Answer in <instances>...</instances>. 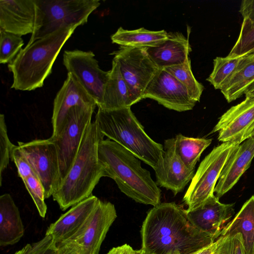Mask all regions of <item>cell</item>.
Here are the masks:
<instances>
[{
    "label": "cell",
    "instance_id": "obj_44",
    "mask_svg": "<svg viewBox=\"0 0 254 254\" xmlns=\"http://www.w3.org/2000/svg\"><path fill=\"white\" fill-rule=\"evenodd\" d=\"M135 254H147L143 252L141 250H140L139 251H135Z\"/></svg>",
    "mask_w": 254,
    "mask_h": 254
},
{
    "label": "cell",
    "instance_id": "obj_35",
    "mask_svg": "<svg viewBox=\"0 0 254 254\" xmlns=\"http://www.w3.org/2000/svg\"><path fill=\"white\" fill-rule=\"evenodd\" d=\"M213 254H246L241 234L223 236Z\"/></svg>",
    "mask_w": 254,
    "mask_h": 254
},
{
    "label": "cell",
    "instance_id": "obj_17",
    "mask_svg": "<svg viewBox=\"0 0 254 254\" xmlns=\"http://www.w3.org/2000/svg\"><path fill=\"white\" fill-rule=\"evenodd\" d=\"M234 203H222L215 196L193 210L186 209V212L195 228L216 240L230 221L234 213Z\"/></svg>",
    "mask_w": 254,
    "mask_h": 254
},
{
    "label": "cell",
    "instance_id": "obj_7",
    "mask_svg": "<svg viewBox=\"0 0 254 254\" xmlns=\"http://www.w3.org/2000/svg\"><path fill=\"white\" fill-rule=\"evenodd\" d=\"M240 144L227 141L214 147L200 163L183 198L188 211L213 197L214 189L227 160Z\"/></svg>",
    "mask_w": 254,
    "mask_h": 254
},
{
    "label": "cell",
    "instance_id": "obj_1",
    "mask_svg": "<svg viewBox=\"0 0 254 254\" xmlns=\"http://www.w3.org/2000/svg\"><path fill=\"white\" fill-rule=\"evenodd\" d=\"M140 232L141 250L147 254H191L215 241L195 228L175 202L153 206Z\"/></svg>",
    "mask_w": 254,
    "mask_h": 254
},
{
    "label": "cell",
    "instance_id": "obj_34",
    "mask_svg": "<svg viewBox=\"0 0 254 254\" xmlns=\"http://www.w3.org/2000/svg\"><path fill=\"white\" fill-rule=\"evenodd\" d=\"M57 245L52 235L45 234L40 241L28 244L14 254H56Z\"/></svg>",
    "mask_w": 254,
    "mask_h": 254
},
{
    "label": "cell",
    "instance_id": "obj_11",
    "mask_svg": "<svg viewBox=\"0 0 254 254\" xmlns=\"http://www.w3.org/2000/svg\"><path fill=\"white\" fill-rule=\"evenodd\" d=\"M92 51H65L63 64L67 73L73 74L93 98L99 107L102 102L105 84L110 70H102Z\"/></svg>",
    "mask_w": 254,
    "mask_h": 254
},
{
    "label": "cell",
    "instance_id": "obj_20",
    "mask_svg": "<svg viewBox=\"0 0 254 254\" xmlns=\"http://www.w3.org/2000/svg\"><path fill=\"white\" fill-rule=\"evenodd\" d=\"M254 157V136L242 142L226 163L215 189L219 199L229 191L250 167Z\"/></svg>",
    "mask_w": 254,
    "mask_h": 254
},
{
    "label": "cell",
    "instance_id": "obj_26",
    "mask_svg": "<svg viewBox=\"0 0 254 254\" xmlns=\"http://www.w3.org/2000/svg\"><path fill=\"white\" fill-rule=\"evenodd\" d=\"M254 82V59L245 56L236 70L221 88V92L228 103L241 97Z\"/></svg>",
    "mask_w": 254,
    "mask_h": 254
},
{
    "label": "cell",
    "instance_id": "obj_37",
    "mask_svg": "<svg viewBox=\"0 0 254 254\" xmlns=\"http://www.w3.org/2000/svg\"><path fill=\"white\" fill-rule=\"evenodd\" d=\"M56 254H80V248L75 241H68L57 245Z\"/></svg>",
    "mask_w": 254,
    "mask_h": 254
},
{
    "label": "cell",
    "instance_id": "obj_15",
    "mask_svg": "<svg viewBox=\"0 0 254 254\" xmlns=\"http://www.w3.org/2000/svg\"><path fill=\"white\" fill-rule=\"evenodd\" d=\"M254 125V97H246L220 117L210 133L218 131L220 141H235L241 144Z\"/></svg>",
    "mask_w": 254,
    "mask_h": 254
},
{
    "label": "cell",
    "instance_id": "obj_31",
    "mask_svg": "<svg viewBox=\"0 0 254 254\" xmlns=\"http://www.w3.org/2000/svg\"><path fill=\"white\" fill-rule=\"evenodd\" d=\"M254 50V24L243 19L239 37L228 55L235 58L244 57Z\"/></svg>",
    "mask_w": 254,
    "mask_h": 254
},
{
    "label": "cell",
    "instance_id": "obj_2",
    "mask_svg": "<svg viewBox=\"0 0 254 254\" xmlns=\"http://www.w3.org/2000/svg\"><path fill=\"white\" fill-rule=\"evenodd\" d=\"M98 154L105 177L114 180L122 192L139 203H160L161 190L133 153L107 138L99 143Z\"/></svg>",
    "mask_w": 254,
    "mask_h": 254
},
{
    "label": "cell",
    "instance_id": "obj_43",
    "mask_svg": "<svg viewBox=\"0 0 254 254\" xmlns=\"http://www.w3.org/2000/svg\"><path fill=\"white\" fill-rule=\"evenodd\" d=\"M248 59H254V50L252 51L249 54L245 56Z\"/></svg>",
    "mask_w": 254,
    "mask_h": 254
},
{
    "label": "cell",
    "instance_id": "obj_36",
    "mask_svg": "<svg viewBox=\"0 0 254 254\" xmlns=\"http://www.w3.org/2000/svg\"><path fill=\"white\" fill-rule=\"evenodd\" d=\"M11 160L14 163L18 176L22 180L31 175H36L30 163L18 146L15 145L13 148Z\"/></svg>",
    "mask_w": 254,
    "mask_h": 254
},
{
    "label": "cell",
    "instance_id": "obj_22",
    "mask_svg": "<svg viewBox=\"0 0 254 254\" xmlns=\"http://www.w3.org/2000/svg\"><path fill=\"white\" fill-rule=\"evenodd\" d=\"M24 233L20 212L12 196L4 193L0 196V246L17 243Z\"/></svg>",
    "mask_w": 254,
    "mask_h": 254
},
{
    "label": "cell",
    "instance_id": "obj_39",
    "mask_svg": "<svg viewBox=\"0 0 254 254\" xmlns=\"http://www.w3.org/2000/svg\"><path fill=\"white\" fill-rule=\"evenodd\" d=\"M223 236H220L209 245L204 247L191 254H213L222 241Z\"/></svg>",
    "mask_w": 254,
    "mask_h": 254
},
{
    "label": "cell",
    "instance_id": "obj_41",
    "mask_svg": "<svg viewBox=\"0 0 254 254\" xmlns=\"http://www.w3.org/2000/svg\"><path fill=\"white\" fill-rule=\"evenodd\" d=\"M244 95L246 97H254V82L247 88Z\"/></svg>",
    "mask_w": 254,
    "mask_h": 254
},
{
    "label": "cell",
    "instance_id": "obj_5",
    "mask_svg": "<svg viewBox=\"0 0 254 254\" xmlns=\"http://www.w3.org/2000/svg\"><path fill=\"white\" fill-rule=\"evenodd\" d=\"M95 120L104 136L131 152L154 170L157 168L164 147L146 134L130 107L113 110L98 108Z\"/></svg>",
    "mask_w": 254,
    "mask_h": 254
},
{
    "label": "cell",
    "instance_id": "obj_27",
    "mask_svg": "<svg viewBox=\"0 0 254 254\" xmlns=\"http://www.w3.org/2000/svg\"><path fill=\"white\" fill-rule=\"evenodd\" d=\"M176 151L187 168L194 170L203 151L212 142L211 139L194 138L179 134L175 137Z\"/></svg>",
    "mask_w": 254,
    "mask_h": 254
},
{
    "label": "cell",
    "instance_id": "obj_4",
    "mask_svg": "<svg viewBox=\"0 0 254 254\" xmlns=\"http://www.w3.org/2000/svg\"><path fill=\"white\" fill-rule=\"evenodd\" d=\"M77 27L62 28L21 49L8 65L13 75L11 88L31 91L42 87L61 49Z\"/></svg>",
    "mask_w": 254,
    "mask_h": 254
},
{
    "label": "cell",
    "instance_id": "obj_40",
    "mask_svg": "<svg viewBox=\"0 0 254 254\" xmlns=\"http://www.w3.org/2000/svg\"><path fill=\"white\" fill-rule=\"evenodd\" d=\"M134 251L129 245H123L114 247L111 249L107 254H135Z\"/></svg>",
    "mask_w": 254,
    "mask_h": 254
},
{
    "label": "cell",
    "instance_id": "obj_14",
    "mask_svg": "<svg viewBox=\"0 0 254 254\" xmlns=\"http://www.w3.org/2000/svg\"><path fill=\"white\" fill-rule=\"evenodd\" d=\"M96 107L93 98L71 73L67 75L54 101L52 124V137L57 136L62 130L69 111L75 107Z\"/></svg>",
    "mask_w": 254,
    "mask_h": 254
},
{
    "label": "cell",
    "instance_id": "obj_21",
    "mask_svg": "<svg viewBox=\"0 0 254 254\" xmlns=\"http://www.w3.org/2000/svg\"><path fill=\"white\" fill-rule=\"evenodd\" d=\"M144 48L160 69L183 64L189 58L191 51L189 37L186 38L179 32L169 33L165 40L154 46Z\"/></svg>",
    "mask_w": 254,
    "mask_h": 254
},
{
    "label": "cell",
    "instance_id": "obj_9",
    "mask_svg": "<svg viewBox=\"0 0 254 254\" xmlns=\"http://www.w3.org/2000/svg\"><path fill=\"white\" fill-rule=\"evenodd\" d=\"M111 54L119 63L133 104L143 99L145 90L160 69L151 60L145 48L120 46Z\"/></svg>",
    "mask_w": 254,
    "mask_h": 254
},
{
    "label": "cell",
    "instance_id": "obj_25",
    "mask_svg": "<svg viewBox=\"0 0 254 254\" xmlns=\"http://www.w3.org/2000/svg\"><path fill=\"white\" fill-rule=\"evenodd\" d=\"M165 30L150 31L143 27L135 30H125L120 27L113 34L112 43L122 47L144 48L154 46L168 38Z\"/></svg>",
    "mask_w": 254,
    "mask_h": 254
},
{
    "label": "cell",
    "instance_id": "obj_6",
    "mask_svg": "<svg viewBox=\"0 0 254 254\" xmlns=\"http://www.w3.org/2000/svg\"><path fill=\"white\" fill-rule=\"evenodd\" d=\"M35 27L27 45L62 28L86 24L99 0H34Z\"/></svg>",
    "mask_w": 254,
    "mask_h": 254
},
{
    "label": "cell",
    "instance_id": "obj_10",
    "mask_svg": "<svg viewBox=\"0 0 254 254\" xmlns=\"http://www.w3.org/2000/svg\"><path fill=\"white\" fill-rule=\"evenodd\" d=\"M19 148L25 155L40 180L46 198L56 191L61 183L57 148L50 137L27 142H18Z\"/></svg>",
    "mask_w": 254,
    "mask_h": 254
},
{
    "label": "cell",
    "instance_id": "obj_8",
    "mask_svg": "<svg viewBox=\"0 0 254 254\" xmlns=\"http://www.w3.org/2000/svg\"><path fill=\"white\" fill-rule=\"evenodd\" d=\"M96 107H75L68 112L60 133L51 138L58 155L61 183L74 161Z\"/></svg>",
    "mask_w": 254,
    "mask_h": 254
},
{
    "label": "cell",
    "instance_id": "obj_12",
    "mask_svg": "<svg viewBox=\"0 0 254 254\" xmlns=\"http://www.w3.org/2000/svg\"><path fill=\"white\" fill-rule=\"evenodd\" d=\"M150 98L178 112L193 109L196 104L186 88L170 73L159 69L144 91L143 99Z\"/></svg>",
    "mask_w": 254,
    "mask_h": 254
},
{
    "label": "cell",
    "instance_id": "obj_30",
    "mask_svg": "<svg viewBox=\"0 0 254 254\" xmlns=\"http://www.w3.org/2000/svg\"><path fill=\"white\" fill-rule=\"evenodd\" d=\"M24 44L21 36L0 29V63H11Z\"/></svg>",
    "mask_w": 254,
    "mask_h": 254
},
{
    "label": "cell",
    "instance_id": "obj_16",
    "mask_svg": "<svg viewBox=\"0 0 254 254\" xmlns=\"http://www.w3.org/2000/svg\"><path fill=\"white\" fill-rule=\"evenodd\" d=\"M163 147L162 158L155 170L156 183L176 195L192 180L194 170L187 168L177 155L175 138L165 140Z\"/></svg>",
    "mask_w": 254,
    "mask_h": 254
},
{
    "label": "cell",
    "instance_id": "obj_24",
    "mask_svg": "<svg viewBox=\"0 0 254 254\" xmlns=\"http://www.w3.org/2000/svg\"><path fill=\"white\" fill-rule=\"evenodd\" d=\"M240 233L246 254H254V195L242 207L222 231L220 236Z\"/></svg>",
    "mask_w": 254,
    "mask_h": 254
},
{
    "label": "cell",
    "instance_id": "obj_38",
    "mask_svg": "<svg viewBox=\"0 0 254 254\" xmlns=\"http://www.w3.org/2000/svg\"><path fill=\"white\" fill-rule=\"evenodd\" d=\"M243 19L254 24V0H243L239 10Z\"/></svg>",
    "mask_w": 254,
    "mask_h": 254
},
{
    "label": "cell",
    "instance_id": "obj_33",
    "mask_svg": "<svg viewBox=\"0 0 254 254\" xmlns=\"http://www.w3.org/2000/svg\"><path fill=\"white\" fill-rule=\"evenodd\" d=\"M15 145L10 141L7 134L4 115H0V186L2 185V174L11 159V154Z\"/></svg>",
    "mask_w": 254,
    "mask_h": 254
},
{
    "label": "cell",
    "instance_id": "obj_42",
    "mask_svg": "<svg viewBox=\"0 0 254 254\" xmlns=\"http://www.w3.org/2000/svg\"><path fill=\"white\" fill-rule=\"evenodd\" d=\"M253 136H254V125L249 130L247 133L245 137V140Z\"/></svg>",
    "mask_w": 254,
    "mask_h": 254
},
{
    "label": "cell",
    "instance_id": "obj_32",
    "mask_svg": "<svg viewBox=\"0 0 254 254\" xmlns=\"http://www.w3.org/2000/svg\"><path fill=\"white\" fill-rule=\"evenodd\" d=\"M24 185L32 198L39 215L45 217L47 207L45 203V190L36 175H33L22 180Z\"/></svg>",
    "mask_w": 254,
    "mask_h": 254
},
{
    "label": "cell",
    "instance_id": "obj_19",
    "mask_svg": "<svg viewBox=\"0 0 254 254\" xmlns=\"http://www.w3.org/2000/svg\"><path fill=\"white\" fill-rule=\"evenodd\" d=\"M34 0H0V29L20 36L32 34L35 27Z\"/></svg>",
    "mask_w": 254,
    "mask_h": 254
},
{
    "label": "cell",
    "instance_id": "obj_23",
    "mask_svg": "<svg viewBox=\"0 0 254 254\" xmlns=\"http://www.w3.org/2000/svg\"><path fill=\"white\" fill-rule=\"evenodd\" d=\"M132 105L130 93L121 73L119 63L114 58L104 87L102 102L98 108L113 110L130 107Z\"/></svg>",
    "mask_w": 254,
    "mask_h": 254
},
{
    "label": "cell",
    "instance_id": "obj_18",
    "mask_svg": "<svg viewBox=\"0 0 254 254\" xmlns=\"http://www.w3.org/2000/svg\"><path fill=\"white\" fill-rule=\"evenodd\" d=\"M99 200L92 195L73 205L49 226L45 234L52 235L57 245L73 240L86 224Z\"/></svg>",
    "mask_w": 254,
    "mask_h": 254
},
{
    "label": "cell",
    "instance_id": "obj_3",
    "mask_svg": "<svg viewBox=\"0 0 254 254\" xmlns=\"http://www.w3.org/2000/svg\"><path fill=\"white\" fill-rule=\"evenodd\" d=\"M104 136L97 121L92 122L86 131L70 170L52 195L62 210L93 195L101 178L105 177L98 154L99 143Z\"/></svg>",
    "mask_w": 254,
    "mask_h": 254
},
{
    "label": "cell",
    "instance_id": "obj_28",
    "mask_svg": "<svg viewBox=\"0 0 254 254\" xmlns=\"http://www.w3.org/2000/svg\"><path fill=\"white\" fill-rule=\"evenodd\" d=\"M164 69L172 74L186 88L194 101H199L204 87L194 77L191 69L190 58L182 64Z\"/></svg>",
    "mask_w": 254,
    "mask_h": 254
},
{
    "label": "cell",
    "instance_id": "obj_13",
    "mask_svg": "<svg viewBox=\"0 0 254 254\" xmlns=\"http://www.w3.org/2000/svg\"><path fill=\"white\" fill-rule=\"evenodd\" d=\"M117 217L115 205L100 200L85 226L73 240L79 245L80 254H99L106 234Z\"/></svg>",
    "mask_w": 254,
    "mask_h": 254
},
{
    "label": "cell",
    "instance_id": "obj_29",
    "mask_svg": "<svg viewBox=\"0 0 254 254\" xmlns=\"http://www.w3.org/2000/svg\"><path fill=\"white\" fill-rule=\"evenodd\" d=\"M243 57H216L213 60V68L207 78L215 89H221L236 70Z\"/></svg>",
    "mask_w": 254,
    "mask_h": 254
}]
</instances>
